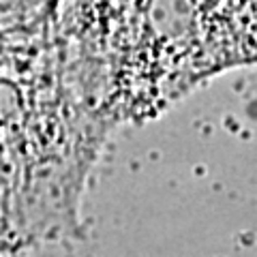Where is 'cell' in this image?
I'll return each instance as SVG.
<instances>
[{"mask_svg":"<svg viewBox=\"0 0 257 257\" xmlns=\"http://www.w3.org/2000/svg\"><path fill=\"white\" fill-rule=\"evenodd\" d=\"M79 41L116 118L146 114L253 52V0H82Z\"/></svg>","mask_w":257,"mask_h":257,"instance_id":"cell-1","label":"cell"}]
</instances>
